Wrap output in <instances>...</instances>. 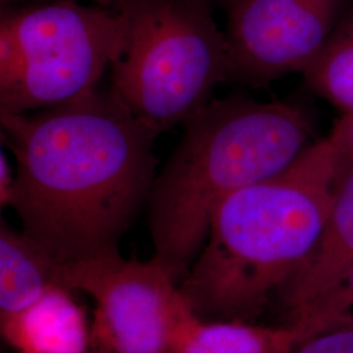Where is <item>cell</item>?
Returning <instances> with one entry per match:
<instances>
[{
	"mask_svg": "<svg viewBox=\"0 0 353 353\" xmlns=\"http://www.w3.org/2000/svg\"><path fill=\"white\" fill-rule=\"evenodd\" d=\"M16 183V172H13L8 161L7 153H0V204L1 207H11L13 190Z\"/></svg>",
	"mask_w": 353,
	"mask_h": 353,
	"instance_id": "obj_16",
	"label": "cell"
},
{
	"mask_svg": "<svg viewBox=\"0 0 353 353\" xmlns=\"http://www.w3.org/2000/svg\"><path fill=\"white\" fill-rule=\"evenodd\" d=\"M75 290L58 284L26 309L0 316L4 341L16 353H92V327Z\"/></svg>",
	"mask_w": 353,
	"mask_h": 353,
	"instance_id": "obj_9",
	"label": "cell"
},
{
	"mask_svg": "<svg viewBox=\"0 0 353 353\" xmlns=\"http://www.w3.org/2000/svg\"><path fill=\"white\" fill-rule=\"evenodd\" d=\"M303 75L309 89L341 114L353 112V6Z\"/></svg>",
	"mask_w": 353,
	"mask_h": 353,
	"instance_id": "obj_12",
	"label": "cell"
},
{
	"mask_svg": "<svg viewBox=\"0 0 353 353\" xmlns=\"http://www.w3.org/2000/svg\"><path fill=\"white\" fill-rule=\"evenodd\" d=\"M92 353H96V352H93V351H92Z\"/></svg>",
	"mask_w": 353,
	"mask_h": 353,
	"instance_id": "obj_20",
	"label": "cell"
},
{
	"mask_svg": "<svg viewBox=\"0 0 353 353\" xmlns=\"http://www.w3.org/2000/svg\"><path fill=\"white\" fill-rule=\"evenodd\" d=\"M90 1H93L94 4H97V6H101V7L113 8L114 6H115L117 3H119L121 0H90Z\"/></svg>",
	"mask_w": 353,
	"mask_h": 353,
	"instance_id": "obj_18",
	"label": "cell"
},
{
	"mask_svg": "<svg viewBox=\"0 0 353 353\" xmlns=\"http://www.w3.org/2000/svg\"><path fill=\"white\" fill-rule=\"evenodd\" d=\"M212 6L214 4H220V6H225L229 0H208Z\"/></svg>",
	"mask_w": 353,
	"mask_h": 353,
	"instance_id": "obj_19",
	"label": "cell"
},
{
	"mask_svg": "<svg viewBox=\"0 0 353 353\" xmlns=\"http://www.w3.org/2000/svg\"><path fill=\"white\" fill-rule=\"evenodd\" d=\"M16 160L11 207L23 232L59 263L119 252L150 201L160 132L113 88L36 114H0Z\"/></svg>",
	"mask_w": 353,
	"mask_h": 353,
	"instance_id": "obj_1",
	"label": "cell"
},
{
	"mask_svg": "<svg viewBox=\"0 0 353 353\" xmlns=\"http://www.w3.org/2000/svg\"><path fill=\"white\" fill-rule=\"evenodd\" d=\"M314 138L301 106L233 94L211 100L183 123L147 204L153 256L178 284L210 236L216 205L288 168Z\"/></svg>",
	"mask_w": 353,
	"mask_h": 353,
	"instance_id": "obj_3",
	"label": "cell"
},
{
	"mask_svg": "<svg viewBox=\"0 0 353 353\" xmlns=\"http://www.w3.org/2000/svg\"><path fill=\"white\" fill-rule=\"evenodd\" d=\"M127 45L115 8L48 0L1 7L0 114H26L96 88Z\"/></svg>",
	"mask_w": 353,
	"mask_h": 353,
	"instance_id": "obj_5",
	"label": "cell"
},
{
	"mask_svg": "<svg viewBox=\"0 0 353 353\" xmlns=\"http://www.w3.org/2000/svg\"><path fill=\"white\" fill-rule=\"evenodd\" d=\"M330 137L339 147L341 159L353 161V112L341 114L334 123Z\"/></svg>",
	"mask_w": 353,
	"mask_h": 353,
	"instance_id": "obj_15",
	"label": "cell"
},
{
	"mask_svg": "<svg viewBox=\"0 0 353 353\" xmlns=\"http://www.w3.org/2000/svg\"><path fill=\"white\" fill-rule=\"evenodd\" d=\"M307 339V330L299 322L268 327L243 321L204 319L185 300L178 312L169 353H292Z\"/></svg>",
	"mask_w": 353,
	"mask_h": 353,
	"instance_id": "obj_10",
	"label": "cell"
},
{
	"mask_svg": "<svg viewBox=\"0 0 353 353\" xmlns=\"http://www.w3.org/2000/svg\"><path fill=\"white\" fill-rule=\"evenodd\" d=\"M352 267L353 161L341 159L334 202L316 250L281 292L293 319L334 290Z\"/></svg>",
	"mask_w": 353,
	"mask_h": 353,
	"instance_id": "obj_8",
	"label": "cell"
},
{
	"mask_svg": "<svg viewBox=\"0 0 353 353\" xmlns=\"http://www.w3.org/2000/svg\"><path fill=\"white\" fill-rule=\"evenodd\" d=\"M61 283L93 300L96 353H169L185 301L173 272L152 256L140 262L121 252L61 263Z\"/></svg>",
	"mask_w": 353,
	"mask_h": 353,
	"instance_id": "obj_6",
	"label": "cell"
},
{
	"mask_svg": "<svg viewBox=\"0 0 353 353\" xmlns=\"http://www.w3.org/2000/svg\"><path fill=\"white\" fill-rule=\"evenodd\" d=\"M38 1H48V0H0L1 7L7 6H20V4H29V3H38Z\"/></svg>",
	"mask_w": 353,
	"mask_h": 353,
	"instance_id": "obj_17",
	"label": "cell"
},
{
	"mask_svg": "<svg viewBox=\"0 0 353 353\" xmlns=\"http://www.w3.org/2000/svg\"><path fill=\"white\" fill-rule=\"evenodd\" d=\"M347 0H229L230 79L265 87L310 65L338 26Z\"/></svg>",
	"mask_w": 353,
	"mask_h": 353,
	"instance_id": "obj_7",
	"label": "cell"
},
{
	"mask_svg": "<svg viewBox=\"0 0 353 353\" xmlns=\"http://www.w3.org/2000/svg\"><path fill=\"white\" fill-rule=\"evenodd\" d=\"M59 270L61 263L37 242L0 221V316L26 309L51 287L62 284Z\"/></svg>",
	"mask_w": 353,
	"mask_h": 353,
	"instance_id": "obj_11",
	"label": "cell"
},
{
	"mask_svg": "<svg viewBox=\"0 0 353 353\" xmlns=\"http://www.w3.org/2000/svg\"><path fill=\"white\" fill-rule=\"evenodd\" d=\"M292 353H353V326L318 334L301 343Z\"/></svg>",
	"mask_w": 353,
	"mask_h": 353,
	"instance_id": "obj_14",
	"label": "cell"
},
{
	"mask_svg": "<svg viewBox=\"0 0 353 353\" xmlns=\"http://www.w3.org/2000/svg\"><path fill=\"white\" fill-rule=\"evenodd\" d=\"M341 154L330 135L278 174L216 205L210 236L178 288L204 319L243 321L283 292L316 250Z\"/></svg>",
	"mask_w": 353,
	"mask_h": 353,
	"instance_id": "obj_2",
	"label": "cell"
},
{
	"mask_svg": "<svg viewBox=\"0 0 353 353\" xmlns=\"http://www.w3.org/2000/svg\"><path fill=\"white\" fill-rule=\"evenodd\" d=\"M293 322L301 323L310 338L328 330L353 326V267L334 290Z\"/></svg>",
	"mask_w": 353,
	"mask_h": 353,
	"instance_id": "obj_13",
	"label": "cell"
},
{
	"mask_svg": "<svg viewBox=\"0 0 353 353\" xmlns=\"http://www.w3.org/2000/svg\"><path fill=\"white\" fill-rule=\"evenodd\" d=\"M208 0H121L127 45L112 64V88L160 134L183 125L230 79L224 32Z\"/></svg>",
	"mask_w": 353,
	"mask_h": 353,
	"instance_id": "obj_4",
	"label": "cell"
}]
</instances>
